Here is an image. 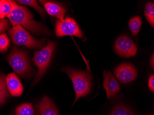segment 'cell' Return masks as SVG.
Masks as SVG:
<instances>
[{"mask_svg": "<svg viewBox=\"0 0 154 115\" xmlns=\"http://www.w3.org/2000/svg\"><path fill=\"white\" fill-rule=\"evenodd\" d=\"M103 86L107 93V98L112 99L117 95L121 90L120 85L111 72L108 70L103 71Z\"/></svg>", "mask_w": 154, "mask_h": 115, "instance_id": "9c48e42d", "label": "cell"}, {"mask_svg": "<svg viewBox=\"0 0 154 115\" xmlns=\"http://www.w3.org/2000/svg\"><path fill=\"white\" fill-rule=\"evenodd\" d=\"M7 90V88L0 89V105L3 104L9 97V93Z\"/></svg>", "mask_w": 154, "mask_h": 115, "instance_id": "44dd1931", "label": "cell"}, {"mask_svg": "<svg viewBox=\"0 0 154 115\" xmlns=\"http://www.w3.org/2000/svg\"><path fill=\"white\" fill-rule=\"evenodd\" d=\"M116 52L121 57L129 58L136 54L137 47L134 41L127 35L118 38L115 44Z\"/></svg>", "mask_w": 154, "mask_h": 115, "instance_id": "52a82bcc", "label": "cell"}, {"mask_svg": "<svg viewBox=\"0 0 154 115\" xmlns=\"http://www.w3.org/2000/svg\"><path fill=\"white\" fill-rule=\"evenodd\" d=\"M141 25L142 19L139 16L132 17L129 21V28L134 35H137L140 30Z\"/></svg>", "mask_w": 154, "mask_h": 115, "instance_id": "4fadbf2b", "label": "cell"}, {"mask_svg": "<svg viewBox=\"0 0 154 115\" xmlns=\"http://www.w3.org/2000/svg\"></svg>", "mask_w": 154, "mask_h": 115, "instance_id": "4316f807", "label": "cell"}, {"mask_svg": "<svg viewBox=\"0 0 154 115\" xmlns=\"http://www.w3.org/2000/svg\"><path fill=\"white\" fill-rule=\"evenodd\" d=\"M110 115H135L129 108L123 105H119L113 109Z\"/></svg>", "mask_w": 154, "mask_h": 115, "instance_id": "e0dca14e", "label": "cell"}, {"mask_svg": "<svg viewBox=\"0 0 154 115\" xmlns=\"http://www.w3.org/2000/svg\"><path fill=\"white\" fill-rule=\"evenodd\" d=\"M114 73L117 78L122 83H128L135 80L137 77V70L130 63H124L118 65Z\"/></svg>", "mask_w": 154, "mask_h": 115, "instance_id": "ba28073f", "label": "cell"}, {"mask_svg": "<svg viewBox=\"0 0 154 115\" xmlns=\"http://www.w3.org/2000/svg\"><path fill=\"white\" fill-rule=\"evenodd\" d=\"M18 3L21 5H28L32 7L34 9L38 12L41 16L43 18H45V13L43 8H42L40 6H39L38 2L36 1L33 0H19L17 1Z\"/></svg>", "mask_w": 154, "mask_h": 115, "instance_id": "2e32d148", "label": "cell"}, {"mask_svg": "<svg viewBox=\"0 0 154 115\" xmlns=\"http://www.w3.org/2000/svg\"><path fill=\"white\" fill-rule=\"evenodd\" d=\"M10 24L8 20H0V34L2 33L9 29Z\"/></svg>", "mask_w": 154, "mask_h": 115, "instance_id": "ffe728a7", "label": "cell"}, {"mask_svg": "<svg viewBox=\"0 0 154 115\" xmlns=\"http://www.w3.org/2000/svg\"><path fill=\"white\" fill-rule=\"evenodd\" d=\"M16 115H35L34 110L31 103L21 104L15 110Z\"/></svg>", "mask_w": 154, "mask_h": 115, "instance_id": "5bb4252c", "label": "cell"}, {"mask_svg": "<svg viewBox=\"0 0 154 115\" xmlns=\"http://www.w3.org/2000/svg\"><path fill=\"white\" fill-rule=\"evenodd\" d=\"M148 87L151 92H154V76L151 75L148 80Z\"/></svg>", "mask_w": 154, "mask_h": 115, "instance_id": "7402d4cb", "label": "cell"}, {"mask_svg": "<svg viewBox=\"0 0 154 115\" xmlns=\"http://www.w3.org/2000/svg\"><path fill=\"white\" fill-rule=\"evenodd\" d=\"M0 9V19L3 20L9 14L11 10V6L8 1L2 0Z\"/></svg>", "mask_w": 154, "mask_h": 115, "instance_id": "ac0fdd59", "label": "cell"}, {"mask_svg": "<svg viewBox=\"0 0 154 115\" xmlns=\"http://www.w3.org/2000/svg\"><path fill=\"white\" fill-rule=\"evenodd\" d=\"M61 71L66 73L72 81L76 93L73 103V104H75L79 98L86 96L90 93L91 88L92 76L88 72L72 68H62Z\"/></svg>", "mask_w": 154, "mask_h": 115, "instance_id": "7a4b0ae2", "label": "cell"}, {"mask_svg": "<svg viewBox=\"0 0 154 115\" xmlns=\"http://www.w3.org/2000/svg\"><path fill=\"white\" fill-rule=\"evenodd\" d=\"M38 115H60L57 107L49 98L45 96L36 105Z\"/></svg>", "mask_w": 154, "mask_h": 115, "instance_id": "8fae6325", "label": "cell"}, {"mask_svg": "<svg viewBox=\"0 0 154 115\" xmlns=\"http://www.w3.org/2000/svg\"><path fill=\"white\" fill-rule=\"evenodd\" d=\"M154 115L153 114H150V115Z\"/></svg>", "mask_w": 154, "mask_h": 115, "instance_id": "484cf974", "label": "cell"}, {"mask_svg": "<svg viewBox=\"0 0 154 115\" xmlns=\"http://www.w3.org/2000/svg\"><path fill=\"white\" fill-rule=\"evenodd\" d=\"M11 6L10 13L7 16L11 25L21 26L32 33L50 34V32L43 25L35 21L32 15L26 7L19 5L15 2L8 1Z\"/></svg>", "mask_w": 154, "mask_h": 115, "instance_id": "6da1fadb", "label": "cell"}, {"mask_svg": "<svg viewBox=\"0 0 154 115\" xmlns=\"http://www.w3.org/2000/svg\"><path fill=\"white\" fill-rule=\"evenodd\" d=\"M8 61L14 71L21 77H28L32 72V67L26 54L15 47L8 57Z\"/></svg>", "mask_w": 154, "mask_h": 115, "instance_id": "5b68a950", "label": "cell"}, {"mask_svg": "<svg viewBox=\"0 0 154 115\" xmlns=\"http://www.w3.org/2000/svg\"><path fill=\"white\" fill-rule=\"evenodd\" d=\"M55 34L58 38L73 35L83 38L84 35L75 20L71 17H66L63 20H57L55 24Z\"/></svg>", "mask_w": 154, "mask_h": 115, "instance_id": "8992f818", "label": "cell"}, {"mask_svg": "<svg viewBox=\"0 0 154 115\" xmlns=\"http://www.w3.org/2000/svg\"><path fill=\"white\" fill-rule=\"evenodd\" d=\"M6 86L9 93L14 97L20 96L23 92V86L19 77L14 73L7 75L5 78Z\"/></svg>", "mask_w": 154, "mask_h": 115, "instance_id": "30bf717a", "label": "cell"}, {"mask_svg": "<svg viewBox=\"0 0 154 115\" xmlns=\"http://www.w3.org/2000/svg\"><path fill=\"white\" fill-rule=\"evenodd\" d=\"M7 88L5 81V76L0 73V89Z\"/></svg>", "mask_w": 154, "mask_h": 115, "instance_id": "603a6c76", "label": "cell"}, {"mask_svg": "<svg viewBox=\"0 0 154 115\" xmlns=\"http://www.w3.org/2000/svg\"><path fill=\"white\" fill-rule=\"evenodd\" d=\"M40 2L43 4L47 12L50 15L58 18L61 21L64 20L66 10L63 6L53 2L43 1Z\"/></svg>", "mask_w": 154, "mask_h": 115, "instance_id": "7c38bea8", "label": "cell"}, {"mask_svg": "<svg viewBox=\"0 0 154 115\" xmlns=\"http://www.w3.org/2000/svg\"><path fill=\"white\" fill-rule=\"evenodd\" d=\"M8 33L13 44L16 45L24 46L30 49H42L45 47V39H36L21 26H13Z\"/></svg>", "mask_w": 154, "mask_h": 115, "instance_id": "3957f363", "label": "cell"}, {"mask_svg": "<svg viewBox=\"0 0 154 115\" xmlns=\"http://www.w3.org/2000/svg\"><path fill=\"white\" fill-rule=\"evenodd\" d=\"M1 2L0 1V9H1Z\"/></svg>", "mask_w": 154, "mask_h": 115, "instance_id": "d4e9b609", "label": "cell"}, {"mask_svg": "<svg viewBox=\"0 0 154 115\" xmlns=\"http://www.w3.org/2000/svg\"><path fill=\"white\" fill-rule=\"evenodd\" d=\"M10 44V40L6 34L0 35V52H4L6 51L8 49Z\"/></svg>", "mask_w": 154, "mask_h": 115, "instance_id": "d6986e66", "label": "cell"}, {"mask_svg": "<svg viewBox=\"0 0 154 115\" xmlns=\"http://www.w3.org/2000/svg\"><path fill=\"white\" fill-rule=\"evenodd\" d=\"M54 41L48 40L47 44L39 51H35L33 61L38 68V72L33 82V85L38 83L46 71L55 49Z\"/></svg>", "mask_w": 154, "mask_h": 115, "instance_id": "277c9868", "label": "cell"}, {"mask_svg": "<svg viewBox=\"0 0 154 115\" xmlns=\"http://www.w3.org/2000/svg\"><path fill=\"white\" fill-rule=\"evenodd\" d=\"M150 65L151 66V68L152 69H154V54L152 55V57H151V59H150Z\"/></svg>", "mask_w": 154, "mask_h": 115, "instance_id": "cb8c5ba5", "label": "cell"}, {"mask_svg": "<svg viewBox=\"0 0 154 115\" xmlns=\"http://www.w3.org/2000/svg\"><path fill=\"white\" fill-rule=\"evenodd\" d=\"M146 20L153 27L154 26V4L153 2L147 3L144 10Z\"/></svg>", "mask_w": 154, "mask_h": 115, "instance_id": "9a60e30c", "label": "cell"}]
</instances>
